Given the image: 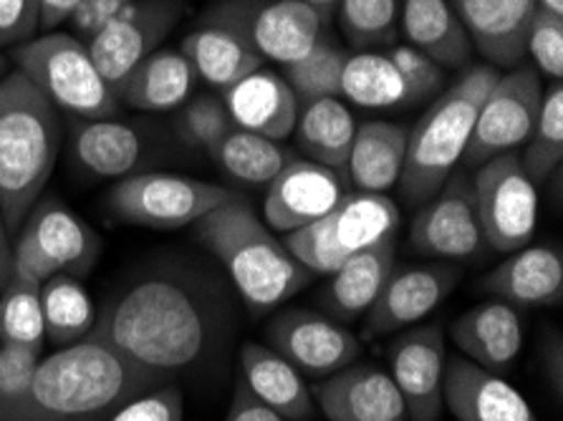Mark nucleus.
<instances>
[{
	"label": "nucleus",
	"mask_w": 563,
	"mask_h": 421,
	"mask_svg": "<svg viewBox=\"0 0 563 421\" xmlns=\"http://www.w3.org/2000/svg\"><path fill=\"white\" fill-rule=\"evenodd\" d=\"M399 33L440 68H465L473 56V41L448 0H402Z\"/></svg>",
	"instance_id": "26"
},
{
	"label": "nucleus",
	"mask_w": 563,
	"mask_h": 421,
	"mask_svg": "<svg viewBox=\"0 0 563 421\" xmlns=\"http://www.w3.org/2000/svg\"><path fill=\"white\" fill-rule=\"evenodd\" d=\"M450 336L467 361L493 374L508 372L523 346V325L514 306L503 300L475 306L450 325Z\"/></svg>",
	"instance_id": "25"
},
{
	"label": "nucleus",
	"mask_w": 563,
	"mask_h": 421,
	"mask_svg": "<svg viewBox=\"0 0 563 421\" xmlns=\"http://www.w3.org/2000/svg\"><path fill=\"white\" fill-rule=\"evenodd\" d=\"M442 401L457 421H539L516 386L463 356L448 361Z\"/></svg>",
	"instance_id": "20"
},
{
	"label": "nucleus",
	"mask_w": 563,
	"mask_h": 421,
	"mask_svg": "<svg viewBox=\"0 0 563 421\" xmlns=\"http://www.w3.org/2000/svg\"><path fill=\"white\" fill-rule=\"evenodd\" d=\"M21 230L36 240L56 273L81 278L91 273L101 255V237L56 197H46L33 204Z\"/></svg>",
	"instance_id": "24"
},
{
	"label": "nucleus",
	"mask_w": 563,
	"mask_h": 421,
	"mask_svg": "<svg viewBox=\"0 0 563 421\" xmlns=\"http://www.w3.org/2000/svg\"><path fill=\"white\" fill-rule=\"evenodd\" d=\"M301 3L313 8V11L321 15L323 23H327V25L331 23V19H334V13L339 8V0H301Z\"/></svg>",
	"instance_id": "51"
},
{
	"label": "nucleus",
	"mask_w": 563,
	"mask_h": 421,
	"mask_svg": "<svg viewBox=\"0 0 563 421\" xmlns=\"http://www.w3.org/2000/svg\"><path fill=\"white\" fill-rule=\"evenodd\" d=\"M81 0H38V33L56 31L68 23Z\"/></svg>",
	"instance_id": "49"
},
{
	"label": "nucleus",
	"mask_w": 563,
	"mask_h": 421,
	"mask_svg": "<svg viewBox=\"0 0 563 421\" xmlns=\"http://www.w3.org/2000/svg\"><path fill=\"white\" fill-rule=\"evenodd\" d=\"M473 171L477 222L485 245L498 253L526 247L539 222V190L520 165L518 152L493 157Z\"/></svg>",
	"instance_id": "11"
},
{
	"label": "nucleus",
	"mask_w": 563,
	"mask_h": 421,
	"mask_svg": "<svg viewBox=\"0 0 563 421\" xmlns=\"http://www.w3.org/2000/svg\"><path fill=\"white\" fill-rule=\"evenodd\" d=\"M107 421H185V399L177 384H162L117 409Z\"/></svg>",
	"instance_id": "43"
},
{
	"label": "nucleus",
	"mask_w": 563,
	"mask_h": 421,
	"mask_svg": "<svg viewBox=\"0 0 563 421\" xmlns=\"http://www.w3.org/2000/svg\"><path fill=\"white\" fill-rule=\"evenodd\" d=\"M241 379L266 407L288 421H313L316 401L306 379L271 346L249 341L241 348Z\"/></svg>",
	"instance_id": "28"
},
{
	"label": "nucleus",
	"mask_w": 563,
	"mask_h": 421,
	"mask_svg": "<svg viewBox=\"0 0 563 421\" xmlns=\"http://www.w3.org/2000/svg\"><path fill=\"white\" fill-rule=\"evenodd\" d=\"M536 5H539V11L563 15V0H536Z\"/></svg>",
	"instance_id": "52"
},
{
	"label": "nucleus",
	"mask_w": 563,
	"mask_h": 421,
	"mask_svg": "<svg viewBox=\"0 0 563 421\" xmlns=\"http://www.w3.org/2000/svg\"><path fill=\"white\" fill-rule=\"evenodd\" d=\"M266 339L298 374L319 381L356 364L362 354V341L344 323L303 308H288L273 315Z\"/></svg>",
	"instance_id": "15"
},
{
	"label": "nucleus",
	"mask_w": 563,
	"mask_h": 421,
	"mask_svg": "<svg viewBox=\"0 0 563 421\" xmlns=\"http://www.w3.org/2000/svg\"><path fill=\"white\" fill-rule=\"evenodd\" d=\"M223 104L238 129L280 142L294 134L298 99L284 76L261 66L223 91Z\"/></svg>",
	"instance_id": "23"
},
{
	"label": "nucleus",
	"mask_w": 563,
	"mask_h": 421,
	"mask_svg": "<svg viewBox=\"0 0 563 421\" xmlns=\"http://www.w3.org/2000/svg\"><path fill=\"white\" fill-rule=\"evenodd\" d=\"M195 237L220 263L253 313H271L309 286L313 275L288 253L284 240L263 225L241 195L195 222Z\"/></svg>",
	"instance_id": "3"
},
{
	"label": "nucleus",
	"mask_w": 563,
	"mask_h": 421,
	"mask_svg": "<svg viewBox=\"0 0 563 421\" xmlns=\"http://www.w3.org/2000/svg\"><path fill=\"white\" fill-rule=\"evenodd\" d=\"M5 74H8V58L3 54V48H0V79H3Z\"/></svg>",
	"instance_id": "53"
},
{
	"label": "nucleus",
	"mask_w": 563,
	"mask_h": 421,
	"mask_svg": "<svg viewBox=\"0 0 563 421\" xmlns=\"http://www.w3.org/2000/svg\"><path fill=\"white\" fill-rule=\"evenodd\" d=\"M13 275V240L11 230L5 225L3 210H0V290L8 286Z\"/></svg>",
	"instance_id": "50"
},
{
	"label": "nucleus",
	"mask_w": 563,
	"mask_h": 421,
	"mask_svg": "<svg viewBox=\"0 0 563 421\" xmlns=\"http://www.w3.org/2000/svg\"><path fill=\"white\" fill-rule=\"evenodd\" d=\"M225 421H288L266 407L255 394L245 386V381L238 376L235 389H233V399H230Z\"/></svg>",
	"instance_id": "47"
},
{
	"label": "nucleus",
	"mask_w": 563,
	"mask_h": 421,
	"mask_svg": "<svg viewBox=\"0 0 563 421\" xmlns=\"http://www.w3.org/2000/svg\"><path fill=\"white\" fill-rule=\"evenodd\" d=\"M349 54L323 33L321 41L298 62L284 66V79L296 93L298 107L316 99L341 97V76H344Z\"/></svg>",
	"instance_id": "38"
},
{
	"label": "nucleus",
	"mask_w": 563,
	"mask_h": 421,
	"mask_svg": "<svg viewBox=\"0 0 563 421\" xmlns=\"http://www.w3.org/2000/svg\"><path fill=\"white\" fill-rule=\"evenodd\" d=\"M354 132L356 124L352 111L341 104L339 97L316 99L298 107L294 126L296 147L303 154V159H311L316 165L346 171Z\"/></svg>",
	"instance_id": "33"
},
{
	"label": "nucleus",
	"mask_w": 563,
	"mask_h": 421,
	"mask_svg": "<svg viewBox=\"0 0 563 421\" xmlns=\"http://www.w3.org/2000/svg\"><path fill=\"white\" fill-rule=\"evenodd\" d=\"M38 358L41 354L36 351L0 343V421H8L19 411L23 397L29 394Z\"/></svg>",
	"instance_id": "42"
},
{
	"label": "nucleus",
	"mask_w": 563,
	"mask_h": 421,
	"mask_svg": "<svg viewBox=\"0 0 563 421\" xmlns=\"http://www.w3.org/2000/svg\"><path fill=\"white\" fill-rule=\"evenodd\" d=\"M463 21L473 48L496 68H514L526 56L536 0H448Z\"/></svg>",
	"instance_id": "21"
},
{
	"label": "nucleus",
	"mask_w": 563,
	"mask_h": 421,
	"mask_svg": "<svg viewBox=\"0 0 563 421\" xmlns=\"http://www.w3.org/2000/svg\"><path fill=\"white\" fill-rule=\"evenodd\" d=\"M44 341L41 286L21 275H11L8 286L0 290V343L41 354Z\"/></svg>",
	"instance_id": "37"
},
{
	"label": "nucleus",
	"mask_w": 563,
	"mask_h": 421,
	"mask_svg": "<svg viewBox=\"0 0 563 421\" xmlns=\"http://www.w3.org/2000/svg\"><path fill=\"white\" fill-rule=\"evenodd\" d=\"M187 0H130L87 48L101 79L114 93L122 89L136 66L150 54L162 48V43L180 23Z\"/></svg>",
	"instance_id": "13"
},
{
	"label": "nucleus",
	"mask_w": 563,
	"mask_h": 421,
	"mask_svg": "<svg viewBox=\"0 0 563 421\" xmlns=\"http://www.w3.org/2000/svg\"><path fill=\"white\" fill-rule=\"evenodd\" d=\"M233 329L235 303L218 275L198 265L159 263L109 296L89 339L175 384L208 376L225 356Z\"/></svg>",
	"instance_id": "1"
},
{
	"label": "nucleus",
	"mask_w": 563,
	"mask_h": 421,
	"mask_svg": "<svg viewBox=\"0 0 563 421\" xmlns=\"http://www.w3.org/2000/svg\"><path fill=\"white\" fill-rule=\"evenodd\" d=\"M460 278H463V270L445 261L402 265V268L395 265L377 300L366 311L364 333L369 339H379L409 329L432 313L457 288Z\"/></svg>",
	"instance_id": "16"
},
{
	"label": "nucleus",
	"mask_w": 563,
	"mask_h": 421,
	"mask_svg": "<svg viewBox=\"0 0 563 421\" xmlns=\"http://www.w3.org/2000/svg\"><path fill=\"white\" fill-rule=\"evenodd\" d=\"M316 407L329 421H409L389 372L374 364H352L311 389Z\"/></svg>",
	"instance_id": "19"
},
{
	"label": "nucleus",
	"mask_w": 563,
	"mask_h": 421,
	"mask_svg": "<svg viewBox=\"0 0 563 421\" xmlns=\"http://www.w3.org/2000/svg\"><path fill=\"white\" fill-rule=\"evenodd\" d=\"M64 144L56 107L13 68L0 79V210L19 232L54 175Z\"/></svg>",
	"instance_id": "4"
},
{
	"label": "nucleus",
	"mask_w": 563,
	"mask_h": 421,
	"mask_svg": "<svg viewBox=\"0 0 563 421\" xmlns=\"http://www.w3.org/2000/svg\"><path fill=\"white\" fill-rule=\"evenodd\" d=\"M520 165L531 182L539 187L545 182L563 162V86L553 81L549 89H543L539 117L523 144V152L518 154Z\"/></svg>",
	"instance_id": "36"
},
{
	"label": "nucleus",
	"mask_w": 563,
	"mask_h": 421,
	"mask_svg": "<svg viewBox=\"0 0 563 421\" xmlns=\"http://www.w3.org/2000/svg\"><path fill=\"white\" fill-rule=\"evenodd\" d=\"M483 290L514 308H553L563 300V257L559 247L526 245L508 255L483 280Z\"/></svg>",
	"instance_id": "22"
},
{
	"label": "nucleus",
	"mask_w": 563,
	"mask_h": 421,
	"mask_svg": "<svg viewBox=\"0 0 563 421\" xmlns=\"http://www.w3.org/2000/svg\"><path fill=\"white\" fill-rule=\"evenodd\" d=\"M352 192L346 171L294 157L268 182L263 212L271 230L294 232L327 218Z\"/></svg>",
	"instance_id": "17"
},
{
	"label": "nucleus",
	"mask_w": 563,
	"mask_h": 421,
	"mask_svg": "<svg viewBox=\"0 0 563 421\" xmlns=\"http://www.w3.org/2000/svg\"><path fill=\"white\" fill-rule=\"evenodd\" d=\"M395 265V237L382 240V243L349 257L339 270L329 275L327 288L321 293V303L329 311L327 315H331L339 323H346L369 311Z\"/></svg>",
	"instance_id": "27"
},
{
	"label": "nucleus",
	"mask_w": 563,
	"mask_h": 421,
	"mask_svg": "<svg viewBox=\"0 0 563 421\" xmlns=\"http://www.w3.org/2000/svg\"><path fill=\"white\" fill-rule=\"evenodd\" d=\"M399 208L389 195L349 192L327 218L286 232L284 245L313 275H331L349 257L397 237Z\"/></svg>",
	"instance_id": "7"
},
{
	"label": "nucleus",
	"mask_w": 563,
	"mask_h": 421,
	"mask_svg": "<svg viewBox=\"0 0 563 421\" xmlns=\"http://www.w3.org/2000/svg\"><path fill=\"white\" fill-rule=\"evenodd\" d=\"M402 0H339L336 21L356 51L395 46Z\"/></svg>",
	"instance_id": "39"
},
{
	"label": "nucleus",
	"mask_w": 563,
	"mask_h": 421,
	"mask_svg": "<svg viewBox=\"0 0 563 421\" xmlns=\"http://www.w3.org/2000/svg\"><path fill=\"white\" fill-rule=\"evenodd\" d=\"M205 21L225 25L263 62L280 68L309 54L327 31L321 15L301 0H220Z\"/></svg>",
	"instance_id": "10"
},
{
	"label": "nucleus",
	"mask_w": 563,
	"mask_h": 421,
	"mask_svg": "<svg viewBox=\"0 0 563 421\" xmlns=\"http://www.w3.org/2000/svg\"><path fill=\"white\" fill-rule=\"evenodd\" d=\"M526 54H531L536 71L551 81L563 76V15L536 11L526 38Z\"/></svg>",
	"instance_id": "41"
},
{
	"label": "nucleus",
	"mask_w": 563,
	"mask_h": 421,
	"mask_svg": "<svg viewBox=\"0 0 563 421\" xmlns=\"http://www.w3.org/2000/svg\"><path fill=\"white\" fill-rule=\"evenodd\" d=\"M13 275L29 278L33 282H38V286H44L46 280L58 275L48 257L44 255V251L36 245V240H33L25 230L15 232L13 240Z\"/></svg>",
	"instance_id": "45"
},
{
	"label": "nucleus",
	"mask_w": 563,
	"mask_h": 421,
	"mask_svg": "<svg viewBox=\"0 0 563 421\" xmlns=\"http://www.w3.org/2000/svg\"><path fill=\"white\" fill-rule=\"evenodd\" d=\"M409 129L391 122H364L356 126L346 177L356 192L387 195L405 169Z\"/></svg>",
	"instance_id": "30"
},
{
	"label": "nucleus",
	"mask_w": 563,
	"mask_h": 421,
	"mask_svg": "<svg viewBox=\"0 0 563 421\" xmlns=\"http://www.w3.org/2000/svg\"><path fill=\"white\" fill-rule=\"evenodd\" d=\"M409 245L417 255L445 263L471 261L488 247L477 222L471 171L455 169L448 182L420 204L409 228Z\"/></svg>",
	"instance_id": "14"
},
{
	"label": "nucleus",
	"mask_w": 563,
	"mask_h": 421,
	"mask_svg": "<svg viewBox=\"0 0 563 421\" xmlns=\"http://www.w3.org/2000/svg\"><path fill=\"white\" fill-rule=\"evenodd\" d=\"M445 89V68L412 46L349 54L341 97L364 109H409Z\"/></svg>",
	"instance_id": "8"
},
{
	"label": "nucleus",
	"mask_w": 563,
	"mask_h": 421,
	"mask_svg": "<svg viewBox=\"0 0 563 421\" xmlns=\"http://www.w3.org/2000/svg\"><path fill=\"white\" fill-rule=\"evenodd\" d=\"M180 51L192 64L198 79L208 81L220 91L230 89L249 74L266 66V62L238 33L208 21L183 41Z\"/></svg>",
	"instance_id": "32"
},
{
	"label": "nucleus",
	"mask_w": 563,
	"mask_h": 421,
	"mask_svg": "<svg viewBox=\"0 0 563 421\" xmlns=\"http://www.w3.org/2000/svg\"><path fill=\"white\" fill-rule=\"evenodd\" d=\"M448 348L440 325H420L397 336L389 346V376L405 401L409 421H440L445 401Z\"/></svg>",
	"instance_id": "18"
},
{
	"label": "nucleus",
	"mask_w": 563,
	"mask_h": 421,
	"mask_svg": "<svg viewBox=\"0 0 563 421\" xmlns=\"http://www.w3.org/2000/svg\"><path fill=\"white\" fill-rule=\"evenodd\" d=\"M198 74L177 48H157L126 76L117 91L119 104L136 111H175L192 99Z\"/></svg>",
	"instance_id": "29"
},
{
	"label": "nucleus",
	"mask_w": 563,
	"mask_h": 421,
	"mask_svg": "<svg viewBox=\"0 0 563 421\" xmlns=\"http://www.w3.org/2000/svg\"><path fill=\"white\" fill-rule=\"evenodd\" d=\"M144 140L132 124L119 119L79 122L71 136V154L76 165L93 177L124 179L136 175L144 159Z\"/></svg>",
	"instance_id": "31"
},
{
	"label": "nucleus",
	"mask_w": 563,
	"mask_h": 421,
	"mask_svg": "<svg viewBox=\"0 0 563 421\" xmlns=\"http://www.w3.org/2000/svg\"><path fill=\"white\" fill-rule=\"evenodd\" d=\"M38 36V0H0V48Z\"/></svg>",
	"instance_id": "44"
},
{
	"label": "nucleus",
	"mask_w": 563,
	"mask_h": 421,
	"mask_svg": "<svg viewBox=\"0 0 563 421\" xmlns=\"http://www.w3.org/2000/svg\"><path fill=\"white\" fill-rule=\"evenodd\" d=\"M130 0H81L79 8L71 13V36L81 43H89L104 25L122 11Z\"/></svg>",
	"instance_id": "46"
},
{
	"label": "nucleus",
	"mask_w": 563,
	"mask_h": 421,
	"mask_svg": "<svg viewBox=\"0 0 563 421\" xmlns=\"http://www.w3.org/2000/svg\"><path fill=\"white\" fill-rule=\"evenodd\" d=\"M498 76L500 71L490 64L465 66V71L434 97L420 122L409 129L405 169L397 182L407 204L420 208L428 202L463 162L477 109Z\"/></svg>",
	"instance_id": "5"
},
{
	"label": "nucleus",
	"mask_w": 563,
	"mask_h": 421,
	"mask_svg": "<svg viewBox=\"0 0 563 421\" xmlns=\"http://www.w3.org/2000/svg\"><path fill=\"white\" fill-rule=\"evenodd\" d=\"M41 313H44L46 341L64 348L84 341L97 323V308L89 290L74 275L58 273L41 286Z\"/></svg>",
	"instance_id": "34"
},
{
	"label": "nucleus",
	"mask_w": 563,
	"mask_h": 421,
	"mask_svg": "<svg viewBox=\"0 0 563 421\" xmlns=\"http://www.w3.org/2000/svg\"><path fill=\"white\" fill-rule=\"evenodd\" d=\"M162 384L167 381L87 336L38 358L29 394L8 421H107L126 401Z\"/></svg>",
	"instance_id": "2"
},
{
	"label": "nucleus",
	"mask_w": 563,
	"mask_h": 421,
	"mask_svg": "<svg viewBox=\"0 0 563 421\" xmlns=\"http://www.w3.org/2000/svg\"><path fill=\"white\" fill-rule=\"evenodd\" d=\"M235 195L202 179L167 175V171H136L114 185V190L109 192V210L117 220L132 225L177 230L195 225Z\"/></svg>",
	"instance_id": "9"
},
{
	"label": "nucleus",
	"mask_w": 563,
	"mask_h": 421,
	"mask_svg": "<svg viewBox=\"0 0 563 421\" xmlns=\"http://www.w3.org/2000/svg\"><path fill=\"white\" fill-rule=\"evenodd\" d=\"M235 124L230 119L223 99L218 97H192L190 101L177 109L175 132L185 144L210 152L223 140L228 132H233Z\"/></svg>",
	"instance_id": "40"
},
{
	"label": "nucleus",
	"mask_w": 563,
	"mask_h": 421,
	"mask_svg": "<svg viewBox=\"0 0 563 421\" xmlns=\"http://www.w3.org/2000/svg\"><path fill=\"white\" fill-rule=\"evenodd\" d=\"M543 97L541 76L533 66L518 64L500 71L488 97L477 109L473 136L463 154V169L473 171L493 157L523 147L539 117Z\"/></svg>",
	"instance_id": "12"
},
{
	"label": "nucleus",
	"mask_w": 563,
	"mask_h": 421,
	"mask_svg": "<svg viewBox=\"0 0 563 421\" xmlns=\"http://www.w3.org/2000/svg\"><path fill=\"white\" fill-rule=\"evenodd\" d=\"M208 154L230 177L249 185H268L294 159V154L280 147V142L266 140V136L245 132V129L238 126L233 132H228Z\"/></svg>",
	"instance_id": "35"
},
{
	"label": "nucleus",
	"mask_w": 563,
	"mask_h": 421,
	"mask_svg": "<svg viewBox=\"0 0 563 421\" xmlns=\"http://www.w3.org/2000/svg\"><path fill=\"white\" fill-rule=\"evenodd\" d=\"M11 62L56 107L58 114L74 117L76 122L117 119L122 109L117 93L93 66L87 43L71 33H38L36 38L11 51Z\"/></svg>",
	"instance_id": "6"
},
{
	"label": "nucleus",
	"mask_w": 563,
	"mask_h": 421,
	"mask_svg": "<svg viewBox=\"0 0 563 421\" xmlns=\"http://www.w3.org/2000/svg\"><path fill=\"white\" fill-rule=\"evenodd\" d=\"M543 374L545 381H549L553 397L561 403L563 399V339L561 333H553V336L545 341L543 346Z\"/></svg>",
	"instance_id": "48"
}]
</instances>
